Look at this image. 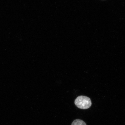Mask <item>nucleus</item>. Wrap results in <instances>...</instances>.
<instances>
[{
	"mask_svg": "<svg viewBox=\"0 0 125 125\" xmlns=\"http://www.w3.org/2000/svg\"><path fill=\"white\" fill-rule=\"evenodd\" d=\"M74 103L76 107L82 109H88L92 105L91 101L90 98L84 96H78L75 100Z\"/></svg>",
	"mask_w": 125,
	"mask_h": 125,
	"instance_id": "1",
	"label": "nucleus"
},
{
	"mask_svg": "<svg viewBox=\"0 0 125 125\" xmlns=\"http://www.w3.org/2000/svg\"><path fill=\"white\" fill-rule=\"evenodd\" d=\"M71 125H87L85 122L82 120L77 119L75 120L72 123Z\"/></svg>",
	"mask_w": 125,
	"mask_h": 125,
	"instance_id": "2",
	"label": "nucleus"
}]
</instances>
